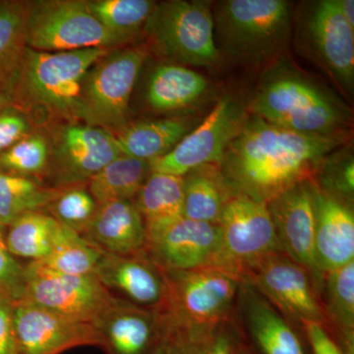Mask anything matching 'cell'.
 Segmentation results:
<instances>
[{"label": "cell", "instance_id": "cell-25", "mask_svg": "<svg viewBox=\"0 0 354 354\" xmlns=\"http://www.w3.org/2000/svg\"><path fill=\"white\" fill-rule=\"evenodd\" d=\"M322 305L325 325L344 354H354V261L324 278Z\"/></svg>", "mask_w": 354, "mask_h": 354}, {"label": "cell", "instance_id": "cell-34", "mask_svg": "<svg viewBox=\"0 0 354 354\" xmlns=\"http://www.w3.org/2000/svg\"><path fill=\"white\" fill-rule=\"evenodd\" d=\"M93 15L109 31L127 41L139 34L156 2L150 0H95L87 1Z\"/></svg>", "mask_w": 354, "mask_h": 354}, {"label": "cell", "instance_id": "cell-29", "mask_svg": "<svg viewBox=\"0 0 354 354\" xmlns=\"http://www.w3.org/2000/svg\"><path fill=\"white\" fill-rule=\"evenodd\" d=\"M151 174L148 160L120 155L90 179L88 192L97 205L132 201Z\"/></svg>", "mask_w": 354, "mask_h": 354}, {"label": "cell", "instance_id": "cell-31", "mask_svg": "<svg viewBox=\"0 0 354 354\" xmlns=\"http://www.w3.org/2000/svg\"><path fill=\"white\" fill-rule=\"evenodd\" d=\"M241 341L232 320L213 327L162 333L165 354H235Z\"/></svg>", "mask_w": 354, "mask_h": 354}, {"label": "cell", "instance_id": "cell-1", "mask_svg": "<svg viewBox=\"0 0 354 354\" xmlns=\"http://www.w3.org/2000/svg\"><path fill=\"white\" fill-rule=\"evenodd\" d=\"M346 138V134L291 131L252 114L228 145L218 171L234 193L268 204L295 184L313 178L324 158Z\"/></svg>", "mask_w": 354, "mask_h": 354}, {"label": "cell", "instance_id": "cell-40", "mask_svg": "<svg viewBox=\"0 0 354 354\" xmlns=\"http://www.w3.org/2000/svg\"><path fill=\"white\" fill-rule=\"evenodd\" d=\"M29 124L24 116L12 109L0 113V153L27 136Z\"/></svg>", "mask_w": 354, "mask_h": 354}, {"label": "cell", "instance_id": "cell-28", "mask_svg": "<svg viewBox=\"0 0 354 354\" xmlns=\"http://www.w3.org/2000/svg\"><path fill=\"white\" fill-rule=\"evenodd\" d=\"M29 4L0 1V93L12 95L25 51Z\"/></svg>", "mask_w": 354, "mask_h": 354}, {"label": "cell", "instance_id": "cell-12", "mask_svg": "<svg viewBox=\"0 0 354 354\" xmlns=\"http://www.w3.org/2000/svg\"><path fill=\"white\" fill-rule=\"evenodd\" d=\"M221 252L218 266L243 272L271 254L283 252L265 203L234 193L228 200L220 223Z\"/></svg>", "mask_w": 354, "mask_h": 354}, {"label": "cell", "instance_id": "cell-35", "mask_svg": "<svg viewBox=\"0 0 354 354\" xmlns=\"http://www.w3.org/2000/svg\"><path fill=\"white\" fill-rule=\"evenodd\" d=\"M312 180L324 191L353 203L354 196L353 153L337 149L324 158Z\"/></svg>", "mask_w": 354, "mask_h": 354}, {"label": "cell", "instance_id": "cell-41", "mask_svg": "<svg viewBox=\"0 0 354 354\" xmlns=\"http://www.w3.org/2000/svg\"><path fill=\"white\" fill-rule=\"evenodd\" d=\"M302 327L312 354H344L323 324L307 322Z\"/></svg>", "mask_w": 354, "mask_h": 354}, {"label": "cell", "instance_id": "cell-26", "mask_svg": "<svg viewBox=\"0 0 354 354\" xmlns=\"http://www.w3.org/2000/svg\"><path fill=\"white\" fill-rule=\"evenodd\" d=\"M190 129L189 120L165 118L123 128L115 139L122 155L151 162L171 152Z\"/></svg>", "mask_w": 354, "mask_h": 354}, {"label": "cell", "instance_id": "cell-30", "mask_svg": "<svg viewBox=\"0 0 354 354\" xmlns=\"http://www.w3.org/2000/svg\"><path fill=\"white\" fill-rule=\"evenodd\" d=\"M60 225L53 216L27 212L6 227L7 248L14 257L39 262L50 252Z\"/></svg>", "mask_w": 354, "mask_h": 354}, {"label": "cell", "instance_id": "cell-2", "mask_svg": "<svg viewBox=\"0 0 354 354\" xmlns=\"http://www.w3.org/2000/svg\"><path fill=\"white\" fill-rule=\"evenodd\" d=\"M254 115L304 134H346L351 111L341 100L288 67H277L263 79L250 102Z\"/></svg>", "mask_w": 354, "mask_h": 354}, {"label": "cell", "instance_id": "cell-39", "mask_svg": "<svg viewBox=\"0 0 354 354\" xmlns=\"http://www.w3.org/2000/svg\"><path fill=\"white\" fill-rule=\"evenodd\" d=\"M12 293L0 290V354H19L14 329Z\"/></svg>", "mask_w": 354, "mask_h": 354}, {"label": "cell", "instance_id": "cell-6", "mask_svg": "<svg viewBox=\"0 0 354 354\" xmlns=\"http://www.w3.org/2000/svg\"><path fill=\"white\" fill-rule=\"evenodd\" d=\"M144 30L158 53L174 62L198 67L220 64L213 10L208 2L171 0L156 3Z\"/></svg>", "mask_w": 354, "mask_h": 354}, {"label": "cell", "instance_id": "cell-42", "mask_svg": "<svg viewBox=\"0 0 354 354\" xmlns=\"http://www.w3.org/2000/svg\"><path fill=\"white\" fill-rule=\"evenodd\" d=\"M339 10L348 24L354 28V1L353 0H337Z\"/></svg>", "mask_w": 354, "mask_h": 354}, {"label": "cell", "instance_id": "cell-13", "mask_svg": "<svg viewBox=\"0 0 354 354\" xmlns=\"http://www.w3.org/2000/svg\"><path fill=\"white\" fill-rule=\"evenodd\" d=\"M242 281L300 325H325L322 305L309 272L286 253L271 254L254 263L243 272Z\"/></svg>", "mask_w": 354, "mask_h": 354}, {"label": "cell", "instance_id": "cell-37", "mask_svg": "<svg viewBox=\"0 0 354 354\" xmlns=\"http://www.w3.org/2000/svg\"><path fill=\"white\" fill-rule=\"evenodd\" d=\"M48 158V147L41 135L20 140L0 153V172L15 176H32L44 171Z\"/></svg>", "mask_w": 354, "mask_h": 354}, {"label": "cell", "instance_id": "cell-7", "mask_svg": "<svg viewBox=\"0 0 354 354\" xmlns=\"http://www.w3.org/2000/svg\"><path fill=\"white\" fill-rule=\"evenodd\" d=\"M146 46L109 53L84 79L78 118L102 129L125 128L130 97L145 64Z\"/></svg>", "mask_w": 354, "mask_h": 354}, {"label": "cell", "instance_id": "cell-4", "mask_svg": "<svg viewBox=\"0 0 354 354\" xmlns=\"http://www.w3.org/2000/svg\"><path fill=\"white\" fill-rule=\"evenodd\" d=\"M162 271L165 297L162 306L155 310L162 333L213 327L232 320L243 281L239 272L218 265Z\"/></svg>", "mask_w": 354, "mask_h": 354}, {"label": "cell", "instance_id": "cell-32", "mask_svg": "<svg viewBox=\"0 0 354 354\" xmlns=\"http://www.w3.org/2000/svg\"><path fill=\"white\" fill-rule=\"evenodd\" d=\"M102 254L87 237L62 225L50 252L38 263L62 274L90 276L95 274Z\"/></svg>", "mask_w": 354, "mask_h": 354}, {"label": "cell", "instance_id": "cell-43", "mask_svg": "<svg viewBox=\"0 0 354 354\" xmlns=\"http://www.w3.org/2000/svg\"><path fill=\"white\" fill-rule=\"evenodd\" d=\"M13 104V99L11 95L0 93V113L7 109H10Z\"/></svg>", "mask_w": 354, "mask_h": 354}, {"label": "cell", "instance_id": "cell-9", "mask_svg": "<svg viewBox=\"0 0 354 354\" xmlns=\"http://www.w3.org/2000/svg\"><path fill=\"white\" fill-rule=\"evenodd\" d=\"M297 43L344 94L354 86V28L342 15L337 0L310 2L297 23Z\"/></svg>", "mask_w": 354, "mask_h": 354}, {"label": "cell", "instance_id": "cell-33", "mask_svg": "<svg viewBox=\"0 0 354 354\" xmlns=\"http://www.w3.org/2000/svg\"><path fill=\"white\" fill-rule=\"evenodd\" d=\"M59 193L28 177L0 172V225L8 227L23 214L50 206Z\"/></svg>", "mask_w": 354, "mask_h": 354}, {"label": "cell", "instance_id": "cell-18", "mask_svg": "<svg viewBox=\"0 0 354 354\" xmlns=\"http://www.w3.org/2000/svg\"><path fill=\"white\" fill-rule=\"evenodd\" d=\"M236 304L254 354H309L285 316L245 281L239 288Z\"/></svg>", "mask_w": 354, "mask_h": 354}, {"label": "cell", "instance_id": "cell-11", "mask_svg": "<svg viewBox=\"0 0 354 354\" xmlns=\"http://www.w3.org/2000/svg\"><path fill=\"white\" fill-rule=\"evenodd\" d=\"M247 118L246 109L239 100L223 97L171 152L151 160V171L184 176L198 167L218 165Z\"/></svg>", "mask_w": 354, "mask_h": 354}, {"label": "cell", "instance_id": "cell-16", "mask_svg": "<svg viewBox=\"0 0 354 354\" xmlns=\"http://www.w3.org/2000/svg\"><path fill=\"white\" fill-rule=\"evenodd\" d=\"M147 255L160 269L183 271L218 265L221 252L220 225L183 218L148 242Z\"/></svg>", "mask_w": 354, "mask_h": 354}, {"label": "cell", "instance_id": "cell-27", "mask_svg": "<svg viewBox=\"0 0 354 354\" xmlns=\"http://www.w3.org/2000/svg\"><path fill=\"white\" fill-rule=\"evenodd\" d=\"M183 177L184 218L218 225L223 209L234 192L218 165L198 167Z\"/></svg>", "mask_w": 354, "mask_h": 354}, {"label": "cell", "instance_id": "cell-5", "mask_svg": "<svg viewBox=\"0 0 354 354\" xmlns=\"http://www.w3.org/2000/svg\"><path fill=\"white\" fill-rule=\"evenodd\" d=\"M109 50L46 53L27 48L11 97L20 93L55 113L78 118L84 79Z\"/></svg>", "mask_w": 354, "mask_h": 354}, {"label": "cell", "instance_id": "cell-38", "mask_svg": "<svg viewBox=\"0 0 354 354\" xmlns=\"http://www.w3.org/2000/svg\"><path fill=\"white\" fill-rule=\"evenodd\" d=\"M6 227L0 225V290L19 295L24 267L9 252L6 243Z\"/></svg>", "mask_w": 354, "mask_h": 354}, {"label": "cell", "instance_id": "cell-23", "mask_svg": "<svg viewBox=\"0 0 354 354\" xmlns=\"http://www.w3.org/2000/svg\"><path fill=\"white\" fill-rule=\"evenodd\" d=\"M209 90L208 79L199 72L180 64H165L151 74L146 97L153 111L171 113L195 106Z\"/></svg>", "mask_w": 354, "mask_h": 354}, {"label": "cell", "instance_id": "cell-24", "mask_svg": "<svg viewBox=\"0 0 354 354\" xmlns=\"http://www.w3.org/2000/svg\"><path fill=\"white\" fill-rule=\"evenodd\" d=\"M135 205L143 218L148 243L183 218V177L152 172Z\"/></svg>", "mask_w": 354, "mask_h": 354}, {"label": "cell", "instance_id": "cell-36", "mask_svg": "<svg viewBox=\"0 0 354 354\" xmlns=\"http://www.w3.org/2000/svg\"><path fill=\"white\" fill-rule=\"evenodd\" d=\"M51 216L70 230L85 234L97 213V203L88 191L74 187L60 191L50 205Z\"/></svg>", "mask_w": 354, "mask_h": 354}, {"label": "cell", "instance_id": "cell-17", "mask_svg": "<svg viewBox=\"0 0 354 354\" xmlns=\"http://www.w3.org/2000/svg\"><path fill=\"white\" fill-rule=\"evenodd\" d=\"M315 216V262L325 277L354 261V215L351 203L321 189L312 179Z\"/></svg>", "mask_w": 354, "mask_h": 354}, {"label": "cell", "instance_id": "cell-14", "mask_svg": "<svg viewBox=\"0 0 354 354\" xmlns=\"http://www.w3.org/2000/svg\"><path fill=\"white\" fill-rule=\"evenodd\" d=\"M14 329L19 354H62L84 346L102 348L93 324L60 315L21 298L14 300Z\"/></svg>", "mask_w": 354, "mask_h": 354}, {"label": "cell", "instance_id": "cell-8", "mask_svg": "<svg viewBox=\"0 0 354 354\" xmlns=\"http://www.w3.org/2000/svg\"><path fill=\"white\" fill-rule=\"evenodd\" d=\"M128 43L93 15L87 1L55 0L29 6L27 46L31 50L60 53L108 48Z\"/></svg>", "mask_w": 354, "mask_h": 354}, {"label": "cell", "instance_id": "cell-22", "mask_svg": "<svg viewBox=\"0 0 354 354\" xmlns=\"http://www.w3.org/2000/svg\"><path fill=\"white\" fill-rule=\"evenodd\" d=\"M85 234L104 252L113 255H135L146 248L145 225L131 200L99 205Z\"/></svg>", "mask_w": 354, "mask_h": 354}, {"label": "cell", "instance_id": "cell-15", "mask_svg": "<svg viewBox=\"0 0 354 354\" xmlns=\"http://www.w3.org/2000/svg\"><path fill=\"white\" fill-rule=\"evenodd\" d=\"M281 250L309 272L317 292L324 278L315 262V216L310 180L288 188L267 204Z\"/></svg>", "mask_w": 354, "mask_h": 354}, {"label": "cell", "instance_id": "cell-19", "mask_svg": "<svg viewBox=\"0 0 354 354\" xmlns=\"http://www.w3.org/2000/svg\"><path fill=\"white\" fill-rule=\"evenodd\" d=\"M108 354H153L162 342L155 310L115 298L95 323Z\"/></svg>", "mask_w": 354, "mask_h": 354}, {"label": "cell", "instance_id": "cell-10", "mask_svg": "<svg viewBox=\"0 0 354 354\" xmlns=\"http://www.w3.org/2000/svg\"><path fill=\"white\" fill-rule=\"evenodd\" d=\"M17 298L60 315L95 325L116 297L95 274H62L38 262H31L24 267Z\"/></svg>", "mask_w": 354, "mask_h": 354}, {"label": "cell", "instance_id": "cell-44", "mask_svg": "<svg viewBox=\"0 0 354 354\" xmlns=\"http://www.w3.org/2000/svg\"><path fill=\"white\" fill-rule=\"evenodd\" d=\"M235 354H254L252 353V351H251V348H249L247 344H245V342H243V341H241V344H239V346H237L236 351H235Z\"/></svg>", "mask_w": 354, "mask_h": 354}, {"label": "cell", "instance_id": "cell-21", "mask_svg": "<svg viewBox=\"0 0 354 354\" xmlns=\"http://www.w3.org/2000/svg\"><path fill=\"white\" fill-rule=\"evenodd\" d=\"M121 153L111 131L88 124L69 125L58 140L57 167L62 183L90 180Z\"/></svg>", "mask_w": 354, "mask_h": 354}, {"label": "cell", "instance_id": "cell-20", "mask_svg": "<svg viewBox=\"0 0 354 354\" xmlns=\"http://www.w3.org/2000/svg\"><path fill=\"white\" fill-rule=\"evenodd\" d=\"M95 276L104 288L118 291L123 299L138 306L158 310L164 302V272L145 250L128 256L104 252Z\"/></svg>", "mask_w": 354, "mask_h": 354}, {"label": "cell", "instance_id": "cell-45", "mask_svg": "<svg viewBox=\"0 0 354 354\" xmlns=\"http://www.w3.org/2000/svg\"><path fill=\"white\" fill-rule=\"evenodd\" d=\"M153 354H165L164 346H162V342H160V346L156 348V351H153Z\"/></svg>", "mask_w": 354, "mask_h": 354}, {"label": "cell", "instance_id": "cell-3", "mask_svg": "<svg viewBox=\"0 0 354 354\" xmlns=\"http://www.w3.org/2000/svg\"><path fill=\"white\" fill-rule=\"evenodd\" d=\"M213 15L221 57L239 64L271 62L290 39L292 12L283 0H225L216 4Z\"/></svg>", "mask_w": 354, "mask_h": 354}]
</instances>
